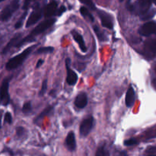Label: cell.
<instances>
[{
    "label": "cell",
    "mask_w": 156,
    "mask_h": 156,
    "mask_svg": "<svg viewBox=\"0 0 156 156\" xmlns=\"http://www.w3.org/2000/svg\"><path fill=\"white\" fill-rule=\"evenodd\" d=\"M93 29H94V32H95V34H97L98 37V39L100 40V41H105V40H106V37H105V34H104L103 32L101 31V30L99 29L98 27H97V26H94Z\"/></svg>",
    "instance_id": "cell-22"
},
{
    "label": "cell",
    "mask_w": 156,
    "mask_h": 156,
    "mask_svg": "<svg viewBox=\"0 0 156 156\" xmlns=\"http://www.w3.org/2000/svg\"><path fill=\"white\" fill-rule=\"evenodd\" d=\"M135 102V91L134 89L130 87L128 89L126 94V105L128 108H131Z\"/></svg>",
    "instance_id": "cell-16"
},
{
    "label": "cell",
    "mask_w": 156,
    "mask_h": 156,
    "mask_svg": "<svg viewBox=\"0 0 156 156\" xmlns=\"http://www.w3.org/2000/svg\"><path fill=\"white\" fill-rule=\"evenodd\" d=\"M56 9H57V3L56 2H51L46 7L44 11V16L46 18H50L56 13Z\"/></svg>",
    "instance_id": "cell-14"
},
{
    "label": "cell",
    "mask_w": 156,
    "mask_h": 156,
    "mask_svg": "<svg viewBox=\"0 0 156 156\" xmlns=\"http://www.w3.org/2000/svg\"><path fill=\"white\" fill-rule=\"evenodd\" d=\"M152 2V0H137L132 5L131 10L136 15H145L149 12Z\"/></svg>",
    "instance_id": "cell-3"
},
{
    "label": "cell",
    "mask_w": 156,
    "mask_h": 156,
    "mask_svg": "<svg viewBox=\"0 0 156 156\" xmlns=\"http://www.w3.org/2000/svg\"><path fill=\"white\" fill-rule=\"evenodd\" d=\"M93 125H94V119H93V117H90L85 119L82 122L80 125V128H79L80 135L82 136H88L90 133L91 129H92Z\"/></svg>",
    "instance_id": "cell-7"
},
{
    "label": "cell",
    "mask_w": 156,
    "mask_h": 156,
    "mask_svg": "<svg viewBox=\"0 0 156 156\" xmlns=\"http://www.w3.org/2000/svg\"><path fill=\"white\" fill-rule=\"evenodd\" d=\"M22 111L25 114H27V113L30 112L31 111V103L30 102H26V103H24V105H23Z\"/></svg>",
    "instance_id": "cell-23"
},
{
    "label": "cell",
    "mask_w": 156,
    "mask_h": 156,
    "mask_svg": "<svg viewBox=\"0 0 156 156\" xmlns=\"http://www.w3.org/2000/svg\"><path fill=\"white\" fill-rule=\"evenodd\" d=\"M23 133H24V128L21 127V126H19V127L17 128V135H18V136H22Z\"/></svg>",
    "instance_id": "cell-29"
},
{
    "label": "cell",
    "mask_w": 156,
    "mask_h": 156,
    "mask_svg": "<svg viewBox=\"0 0 156 156\" xmlns=\"http://www.w3.org/2000/svg\"><path fill=\"white\" fill-rule=\"evenodd\" d=\"M95 156H110V153L105 146H101L96 151Z\"/></svg>",
    "instance_id": "cell-19"
},
{
    "label": "cell",
    "mask_w": 156,
    "mask_h": 156,
    "mask_svg": "<svg viewBox=\"0 0 156 156\" xmlns=\"http://www.w3.org/2000/svg\"><path fill=\"white\" fill-rule=\"evenodd\" d=\"M44 63V60L43 59H39V60L37 61V65H36V68H39L40 66H41L42 64Z\"/></svg>",
    "instance_id": "cell-31"
},
{
    "label": "cell",
    "mask_w": 156,
    "mask_h": 156,
    "mask_svg": "<svg viewBox=\"0 0 156 156\" xmlns=\"http://www.w3.org/2000/svg\"><path fill=\"white\" fill-rule=\"evenodd\" d=\"M118 156H128V155H126L124 152H120L118 154Z\"/></svg>",
    "instance_id": "cell-32"
},
{
    "label": "cell",
    "mask_w": 156,
    "mask_h": 156,
    "mask_svg": "<svg viewBox=\"0 0 156 156\" xmlns=\"http://www.w3.org/2000/svg\"><path fill=\"white\" fill-rule=\"evenodd\" d=\"M80 12H81V14H82V15L83 17H85V18H88V19H89L90 21H94V18H93L92 15L90 13V12L88 11V9H87V8H85V7L81 8Z\"/></svg>",
    "instance_id": "cell-18"
},
{
    "label": "cell",
    "mask_w": 156,
    "mask_h": 156,
    "mask_svg": "<svg viewBox=\"0 0 156 156\" xmlns=\"http://www.w3.org/2000/svg\"><path fill=\"white\" fill-rule=\"evenodd\" d=\"M98 15L103 27L108 29H113L114 24H113V20L111 17L108 13H106L105 12H102V11H100L98 12Z\"/></svg>",
    "instance_id": "cell-10"
},
{
    "label": "cell",
    "mask_w": 156,
    "mask_h": 156,
    "mask_svg": "<svg viewBox=\"0 0 156 156\" xmlns=\"http://www.w3.org/2000/svg\"><path fill=\"white\" fill-rule=\"evenodd\" d=\"M19 38H20V34H18V35H16L15 37H14L12 38V39L11 40L9 43H8V44L5 46V48L3 49V50H2L3 54H5V53H7V52L9 51V50H10L12 47H13V46L17 45V44H18V42H19V41H18Z\"/></svg>",
    "instance_id": "cell-17"
},
{
    "label": "cell",
    "mask_w": 156,
    "mask_h": 156,
    "mask_svg": "<svg viewBox=\"0 0 156 156\" xmlns=\"http://www.w3.org/2000/svg\"><path fill=\"white\" fill-rule=\"evenodd\" d=\"M66 145L67 148L69 150L73 151L75 150L76 147V137H75V133L71 131L67 135L66 139Z\"/></svg>",
    "instance_id": "cell-13"
},
{
    "label": "cell",
    "mask_w": 156,
    "mask_h": 156,
    "mask_svg": "<svg viewBox=\"0 0 156 156\" xmlns=\"http://www.w3.org/2000/svg\"><path fill=\"white\" fill-rule=\"evenodd\" d=\"M54 50V48L53 47H44L39 48L36 51V53L37 54H41V53H52V52Z\"/></svg>",
    "instance_id": "cell-21"
},
{
    "label": "cell",
    "mask_w": 156,
    "mask_h": 156,
    "mask_svg": "<svg viewBox=\"0 0 156 156\" xmlns=\"http://www.w3.org/2000/svg\"><path fill=\"white\" fill-rule=\"evenodd\" d=\"M34 47V46L27 47V48L25 49L24 51L21 52L20 54L17 55V56H14L13 58L9 59V62L6 63V69H7L8 70H12L18 68L19 66H21V64L24 62V61L25 60L26 58L30 54V53H31L32 50H33Z\"/></svg>",
    "instance_id": "cell-2"
},
{
    "label": "cell",
    "mask_w": 156,
    "mask_h": 156,
    "mask_svg": "<svg viewBox=\"0 0 156 156\" xmlns=\"http://www.w3.org/2000/svg\"><path fill=\"white\" fill-rule=\"evenodd\" d=\"M65 11H66V8L64 7V6H62V7H61V9L59 10V12H58L57 15H61L62 13H63L64 12H65Z\"/></svg>",
    "instance_id": "cell-30"
},
{
    "label": "cell",
    "mask_w": 156,
    "mask_h": 156,
    "mask_svg": "<svg viewBox=\"0 0 156 156\" xmlns=\"http://www.w3.org/2000/svg\"><path fill=\"white\" fill-rule=\"evenodd\" d=\"M139 33L142 36L148 37L156 34V22L149 21L143 24L139 30Z\"/></svg>",
    "instance_id": "cell-6"
},
{
    "label": "cell",
    "mask_w": 156,
    "mask_h": 156,
    "mask_svg": "<svg viewBox=\"0 0 156 156\" xmlns=\"http://www.w3.org/2000/svg\"><path fill=\"white\" fill-rule=\"evenodd\" d=\"M87 103H88V98L85 93L82 92L78 94L75 101V105L78 108H80V109L84 108L87 105Z\"/></svg>",
    "instance_id": "cell-12"
},
{
    "label": "cell",
    "mask_w": 156,
    "mask_h": 156,
    "mask_svg": "<svg viewBox=\"0 0 156 156\" xmlns=\"http://www.w3.org/2000/svg\"><path fill=\"white\" fill-rule=\"evenodd\" d=\"M137 143V141L134 139H130V140H128L124 142V145L126 146H131L136 145Z\"/></svg>",
    "instance_id": "cell-26"
},
{
    "label": "cell",
    "mask_w": 156,
    "mask_h": 156,
    "mask_svg": "<svg viewBox=\"0 0 156 156\" xmlns=\"http://www.w3.org/2000/svg\"><path fill=\"white\" fill-rule=\"evenodd\" d=\"M69 63H70V59H66V69H67L66 82L69 85H74L78 81V76L74 71L70 69Z\"/></svg>",
    "instance_id": "cell-8"
},
{
    "label": "cell",
    "mask_w": 156,
    "mask_h": 156,
    "mask_svg": "<svg viewBox=\"0 0 156 156\" xmlns=\"http://www.w3.org/2000/svg\"><path fill=\"white\" fill-rule=\"evenodd\" d=\"M149 156H156V155H149Z\"/></svg>",
    "instance_id": "cell-35"
},
{
    "label": "cell",
    "mask_w": 156,
    "mask_h": 156,
    "mask_svg": "<svg viewBox=\"0 0 156 156\" xmlns=\"http://www.w3.org/2000/svg\"><path fill=\"white\" fill-rule=\"evenodd\" d=\"M120 1H123V0H120Z\"/></svg>",
    "instance_id": "cell-36"
},
{
    "label": "cell",
    "mask_w": 156,
    "mask_h": 156,
    "mask_svg": "<svg viewBox=\"0 0 156 156\" xmlns=\"http://www.w3.org/2000/svg\"><path fill=\"white\" fill-rule=\"evenodd\" d=\"M9 79H5L2 83L1 88H0V103L4 106L9 105V101H10L9 94Z\"/></svg>",
    "instance_id": "cell-5"
},
{
    "label": "cell",
    "mask_w": 156,
    "mask_h": 156,
    "mask_svg": "<svg viewBox=\"0 0 156 156\" xmlns=\"http://www.w3.org/2000/svg\"><path fill=\"white\" fill-rule=\"evenodd\" d=\"M52 110H53V107H52V106H48V107H47V108H46L44 110V111H43V112H41V114H39V116H38V117H37L36 120H41V119L44 118V117H45V116L48 115V114H50V112H51Z\"/></svg>",
    "instance_id": "cell-20"
},
{
    "label": "cell",
    "mask_w": 156,
    "mask_h": 156,
    "mask_svg": "<svg viewBox=\"0 0 156 156\" xmlns=\"http://www.w3.org/2000/svg\"><path fill=\"white\" fill-rule=\"evenodd\" d=\"M81 2L84 3V4L87 5H88L89 7L92 8V9H94V4H93L92 2V0H80Z\"/></svg>",
    "instance_id": "cell-28"
},
{
    "label": "cell",
    "mask_w": 156,
    "mask_h": 156,
    "mask_svg": "<svg viewBox=\"0 0 156 156\" xmlns=\"http://www.w3.org/2000/svg\"><path fill=\"white\" fill-rule=\"evenodd\" d=\"M153 84H154V86H155V88H156V80L153 81Z\"/></svg>",
    "instance_id": "cell-33"
},
{
    "label": "cell",
    "mask_w": 156,
    "mask_h": 156,
    "mask_svg": "<svg viewBox=\"0 0 156 156\" xmlns=\"http://www.w3.org/2000/svg\"><path fill=\"white\" fill-rule=\"evenodd\" d=\"M5 121L6 122V123H12V114H10V113H6L5 114Z\"/></svg>",
    "instance_id": "cell-27"
},
{
    "label": "cell",
    "mask_w": 156,
    "mask_h": 156,
    "mask_svg": "<svg viewBox=\"0 0 156 156\" xmlns=\"http://www.w3.org/2000/svg\"><path fill=\"white\" fill-rule=\"evenodd\" d=\"M72 33H73V38H74L75 41L77 42V44H79V47H80L81 50H82L83 52H86L87 47H86V45H85V41H84V39H83V37H82V35H81L80 34L78 33V32H76V30H73Z\"/></svg>",
    "instance_id": "cell-15"
},
{
    "label": "cell",
    "mask_w": 156,
    "mask_h": 156,
    "mask_svg": "<svg viewBox=\"0 0 156 156\" xmlns=\"http://www.w3.org/2000/svg\"><path fill=\"white\" fill-rule=\"evenodd\" d=\"M19 0H13V1L11 2L2 11L1 14H0V20L2 21H8L12 16V15L18 10V9L19 8Z\"/></svg>",
    "instance_id": "cell-4"
},
{
    "label": "cell",
    "mask_w": 156,
    "mask_h": 156,
    "mask_svg": "<svg viewBox=\"0 0 156 156\" xmlns=\"http://www.w3.org/2000/svg\"><path fill=\"white\" fill-rule=\"evenodd\" d=\"M47 79H45L42 83V87H41V91H40V95L41 96L44 95V94L46 93V91H47Z\"/></svg>",
    "instance_id": "cell-24"
},
{
    "label": "cell",
    "mask_w": 156,
    "mask_h": 156,
    "mask_svg": "<svg viewBox=\"0 0 156 156\" xmlns=\"http://www.w3.org/2000/svg\"><path fill=\"white\" fill-rule=\"evenodd\" d=\"M145 50L149 55L156 54V38L149 39L145 42Z\"/></svg>",
    "instance_id": "cell-11"
},
{
    "label": "cell",
    "mask_w": 156,
    "mask_h": 156,
    "mask_svg": "<svg viewBox=\"0 0 156 156\" xmlns=\"http://www.w3.org/2000/svg\"><path fill=\"white\" fill-rule=\"evenodd\" d=\"M42 16V12L40 9H36L31 12V14L29 16L28 19H27V22H26V27H28L30 26L34 25V24H36L38 21L41 18Z\"/></svg>",
    "instance_id": "cell-9"
},
{
    "label": "cell",
    "mask_w": 156,
    "mask_h": 156,
    "mask_svg": "<svg viewBox=\"0 0 156 156\" xmlns=\"http://www.w3.org/2000/svg\"><path fill=\"white\" fill-rule=\"evenodd\" d=\"M56 20L54 18H48V19L45 20V21H42L41 23H40L34 29L31 31V33L29 35H27L25 38H24L23 40L20 41L18 42V44H17L16 47H20L24 44L25 43L30 42L31 41H33L34 38L35 36H37V35L41 34L43 32L45 31L46 30H47L48 28H50L52 25L55 23Z\"/></svg>",
    "instance_id": "cell-1"
},
{
    "label": "cell",
    "mask_w": 156,
    "mask_h": 156,
    "mask_svg": "<svg viewBox=\"0 0 156 156\" xmlns=\"http://www.w3.org/2000/svg\"><path fill=\"white\" fill-rule=\"evenodd\" d=\"M25 16H26V12L24 14V15H22V16H21V18H20L19 21H18V22L16 23V24H15V28H17V29L20 28V27H21V26H22L23 21H24V18H25Z\"/></svg>",
    "instance_id": "cell-25"
},
{
    "label": "cell",
    "mask_w": 156,
    "mask_h": 156,
    "mask_svg": "<svg viewBox=\"0 0 156 156\" xmlns=\"http://www.w3.org/2000/svg\"><path fill=\"white\" fill-rule=\"evenodd\" d=\"M2 1H5V0H0V2H2Z\"/></svg>",
    "instance_id": "cell-34"
},
{
    "label": "cell",
    "mask_w": 156,
    "mask_h": 156,
    "mask_svg": "<svg viewBox=\"0 0 156 156\" xmlns=\"http://www.w3.org/2000/svg\"><path fill=\"white\" fill-rule=\"evenodd\" d=\"M155 2H156V0H155Z\"/></svg>",
    "instance_id": "cell-37"
}]
</instances>
